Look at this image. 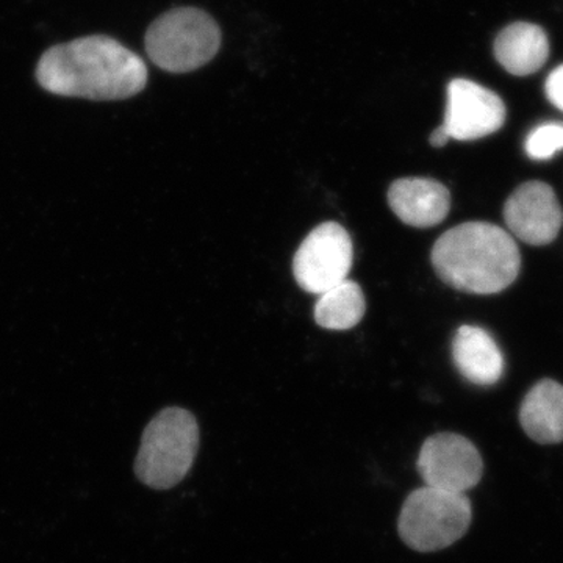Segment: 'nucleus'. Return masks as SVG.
I'll list each match as a JSON object with an SVG mask.
<instances>
[{"mask_svg": "<svg viewBox=\"0 0 563 563\" xmlns=\"http://www.w3.org/2000/svg\"><path fill=\"white\" fill-rule=\"evenodd\" d=\"M450 140V135H448V132L444 131L443 125L437 128L435 131L431 133V139H429L433 147H443L444 144H446Z\"/></svg>", "mask_w": 563, "mask_h": 563, "instance_id": "nucleus-17", "label": "nucleus"}, {"mask_svg": "<svg viewBox=\"0 0 563 563\" xmlns=\"http://www.w3.org/2000/svg\"><path fill=\"white\" fill-rule=\"evenodd\" d=\"M520 422L533 442H563V385L550 379L537 384L521 404Z\"/></svg>", "mask_w": 563, "mask_h": 563, "instance_id": "nucleus-13", "label": "nucleus"}, {"mask_svg": "<svg viewBox=\"0 0 563 563\" xmlns=\"http://www.w3.org/2000/svg\"><path fill=\"white\" fill-rule=\"evenodd\" d=\"M544 88H547V96L550 102L563 111V65L551 73Z\"/></svg>", "mask_w": 563, "mask_h": 563, "instance_id": "nucleus-16", "label": "nucleus"}, {"mask_svg": "<svg viewBox=\"0 0 563 563\" xmlns=\"http://www.w3.org/2000/svg\"><path fill=\"white\" fill-rule=\"evenodd\" d=\"M221 32L213 18L198 9H176L152 22L146 51L158 68L190 73L218 54Z\"/></svg>", "mask_w": 563, "mask_h": 563, "instance_id": "nucleus-4", "label": "nucleus"}, {"mask_svg": "<svg viewBox=\"0 0 563 563\" xmlns=\"http://www.w3.org/2000/svg\"><path fill=\"white\" fill-rule=\"evenodd\" d=\"M431 261L444 284L472 295L506 290L521 268L514 236L490 222H465L444 232L433 244Z\"/></svg>", "mask_w": 563, "mask_h": 563, "instance_id": "nucleus-2", "label": "nucleus"}, {"mask_svg": "<svg viewBox=\"0 0 563 563\" xmlns=\"http://www.w3.org/2000/svg\"><path fill=\"white\" fill-rule=\"evenodd\" d=\"M526 154L537 162L550 161L563 151L562 122H547L529 133L525 144Z\"/></svg>", "mask_w": 563, "mask_h": 563, "instance_id": "nucleus-15", "label": "nucleus"}, {"mask_svg": "<svg viewBox=\"0 0 563 563\" xmlns=\"http://www.w3.org/2000/svg\"><path fill=\"white\" fill-rule=\"evenodd\" d=\"M504 221L521 242L544 246L558 239L563 225V210L550 185L528 181L507 199Z\"/></svg>", "mask_w": 563, "mask_h": 563, "instance_id": "nucleus-9", "label": "nucleus"}, {"mask_svg": "<svg viewBox=\"0 0 563 563\" xmlns=\"http://www.w3.org/2000/svg\"><path fill=\"white\" fill-rule=\"evenodd\" d=\"M354 261L350 233L339 222L313 229L296 251L292 274L303 291L322 295L347 279Z\"/></svg>", "mask_w": 563, "mask_h": 563, "instance_id": "nucleus-6", "label": "nucleus"}, {"mask_svg": "<svg viewBox=\"0 0 563 563\" xmlns=\"http://www.w3.org/2000/svg\"><path fill=\"white\" fill-rule=\"evenodd\" d=\"M495 57L507 73L531 76L542 69L550 57V41L540 25L515 22L496 38Z\"/></svg>", "mask_w": 563, "mask_h": 563, "instance_id": "nucleus-12", "label": "nucleus"}, {"mask_svg": "<svg viewBox=\"0 0 563 563\" xmlns=\"http://www.w3.org/2000/svg\"><path fill=\"white\" fill-rule=\"evenodd\" d=\"M473 509L465 493L422 487L410 493L399 515V536L420 553L444 550L461 540L472 525Z\"/></svg>", "mask_w": 563, "mask_h": 563, "instance_id": "nucleus-5", "label": "nucleus"}, {"mask_svg": "<svg viewBox=\"0 0 563 563\" xmlns=\"http://www.w3.org/2000/svg\"><path fill=\"white\" fill-rule=\"evenodd\" d=\"M36 79L52 95L118 101L143 91L147 68L117 40L96 35L52 47L41 57Z\"/></svg>", "mask_w": 563, "mask_h": 563, "instance_id": "nucleus-1", "label": "nucleus"}, {"mask_svg": "<svg viewBox=\"0 0 563 563\" xmlns=\"http://www.w3.org/2000/svg\"><path fill=\"white\" fill-rule=\"evenodd\" d=\"M199 450V426L188 410L169 407L146 426L135 459L140 483L168 490L190 472Z\"/></svg>", "mask_w": 563, "mask_h": 563, "instance_id": "nucleus-3", "label": "nucleus"}, {"mask_svg": "<svg viewBox=\"0 0 563 563\" xmlns=\"http://www.w3.org/2000/svg\"><path fill=\"white\" fill-rule=\"evenodd\" d=\"M417 468L426 487L466 493L483 479L484 462L468 439L444 432L422 443Z\"/></svg>", "mask_w": 563, "mask_h": 563, "instance_id": "nucleus-7", "label": "nucleus"}, {"mask_svg": "<svg viewBox=\"0 0 563 563\" xmlns=\"http://www.w3.org/2000/svg\"><path fill=\"white\" fill-rule=\"evenodd\" d=\"M388 206L407 225L432 228L450 213L451 195L440 181L409 177L393 181L388 188Z\"/></svg>", "mask_w": 563, "mask_h": 563, "instance_id": "nucleus-10", "label": "nucleus"}, {"mask_svg": "<svg viewBox=\"0 0 563 563\" xmlns=\"http://www.w3.org/2000/svg\"><path fill=\"white\" fill-rule=\"evenodd\" d=\"M453 358L459 372L472 384L488 387L503 377V352L490 333L477 325H462L455 332Z\"/></svg>", "mask_w": 563, "mask_h": 563, "instance_id": "nucleus-11", "label": "nucleus"}, {"mask_svg": "<svg viewBox=\"0 0 563 563\" xmlns=\"http://www.w3.org/2000/svg\"><path fill=\"white\" fill-rule=\"evenodd\" d=\"M506 121V106L496 92L455 79L448 87L443 128L451 140L474 141L498 132Z\"/></svg>", "mask_w": 563, "mask_h": 563, "instance_id": "nucleus-8", "label": "nucleus"}, {"mask_svg": "<svg viewBox=\"0 0 563 563\" xmlns=\"http://www.w3.org/2000/svg\"><path fill=\"white\" fill-rule=\"evenodd\" d=\"M366 302L362 288L346 279L320 295L314 306V321L329 331H347L365 317Z\"/></svg>", "mask_w": 563, "mask_h": 563, "instance_id": "nucleus-14", "label": "nucleus"}]
</instances>
